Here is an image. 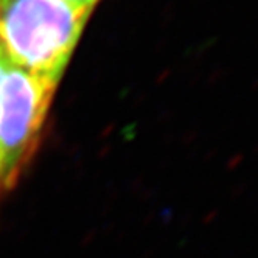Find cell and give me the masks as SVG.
<instances>
[{
	"instance_id": "6da1fadb",
	"label": "cell",
	"mask_w": 258,
	"mask_h": 258,
	"mask_svg": "<svg viewBox=\"0 0 258 258\" xmlns=\"http://www.w3.org/2000/svg\"><path fill=\"white\" fill-rule=\"evenodd\" d=\"M94 8L72 0H0V48L11 64L59 84Z\"/></svg>"
},
{
	"instance_id": "7a4b0ae2",
	"label": "cell",
	"mask_w": 258,
	"mask_h": 258,
	"mask_svg": "<svg viewBox=\"0 0 258 258\" xmlns=\"http://www.w3.org/2000/svg\"><path fill=\"white\" fill-rule=\"evenodd\" d=\"M56 87L10 61L0 72V154L14 185L41 143Z\"/></svg>"
},
{
	"instance_id": "3957f363",
	"label": "cell",
	"mask_w": 258,
	"mask_h": 258,
	"mask_svg": "<svg viewBox=\"0 0 258 258\" xmlns=\"http://www.w3.org/2000/svg\"><path fill=\"white\" fill-rule=\"evenodd\" d=\"M13 187H14V183H13L10 173L7 170L5 160H4L2 154H0V198L5 196V193H8Z\"/></svg>"
},
{
	"instance_id": "5b68a950",
	"label": "cell",
	"mask_w": 258,
	"mask_h": 258,
	"mask_svg": "<svg viewBox=\"0 0 258 258\" xmlns=\"http://www.w3.org/2000/svg\"><path fill=\"white\" fill-rule=\"evenodd\" d=\"M7 56L4 54V51H2V48H0V72H2V69H4V66L7 64Z\"/></svg>"
},
{
	"instance_id": "277c9868",
	"label": "cell",
	"mask_w": 258,
	"mask_h": 258,
	"mask_svg": "<svg viewBox=\"0 0 258 258\" xmlns=\"http://www.w3.org/2000/svg\"><path fill=\"white\" fill-rule=\"evenodd\" d=\"M72 2H77V4H84V5H92L95 7L98 4V0H72Z\"/></svg>"
}]
</instances>
